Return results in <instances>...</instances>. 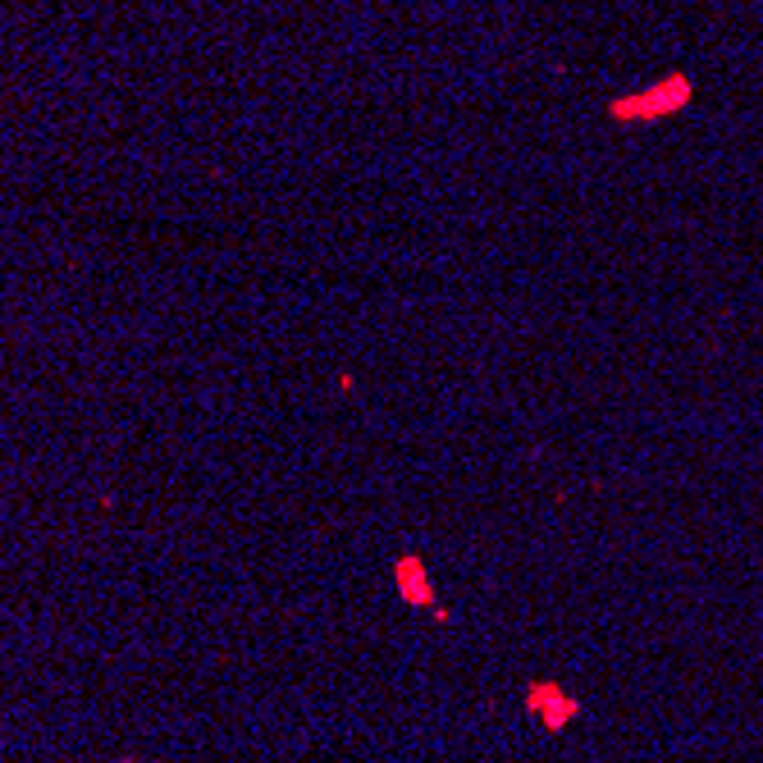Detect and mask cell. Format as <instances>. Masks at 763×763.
I'll list each match as a JSON object with an SVG mask.
<instances>
[{
	"instance_id": "obj_2",
	"label": "cell",
	"mask_w": 763,
	"mask_h": 763,
	"mask_svg": "<svg viewBox=\"0 0 763 763\" xmlns=\"http://www.w3.org/2000/svg\"><path fill=\"white\" fill-rule=\"evenodd\" d=\"M393 581H398V590L407 594V603L434 608V585H430V576H425L421 558H398V563H393Z\"/></svg>"
},
{
	"instance_id": "obj_1",
	"label": "cell",
	"mask_w": 763,
	"mask_h": 763,
	"mask_svg": "<svg viewBox=\"0 0 763 763\" xmlns=\"http://www.w3.org/2000/svg\"><path fill=\"white\" fill-rule=\"evenodd\" d=\"M526 713L535 722H544L548 731H563L567 722L581 713V704L572 699V695H563V685L558 681H530V690H526Z\"/></svg>"
},
{
	"instance_id": "obj_3",
	"label": "cell",
	"mask_w": 763,
	"mask_h": 763,
	"mask_svg": "<svg viewBox=\"0 0 763 763\" xmlns=\"http://www.w3.org/2000/svg\"><path fill=\"white\" fill-rule=\"evenodd\" d=\"M672 87V78L663 83V87H649V96H640V101H613V114L617 119H631V114H640V110H672V105H681L685 96H690V87H681V92H672V96H663Z\"/></svg>"
}]
</instances>
